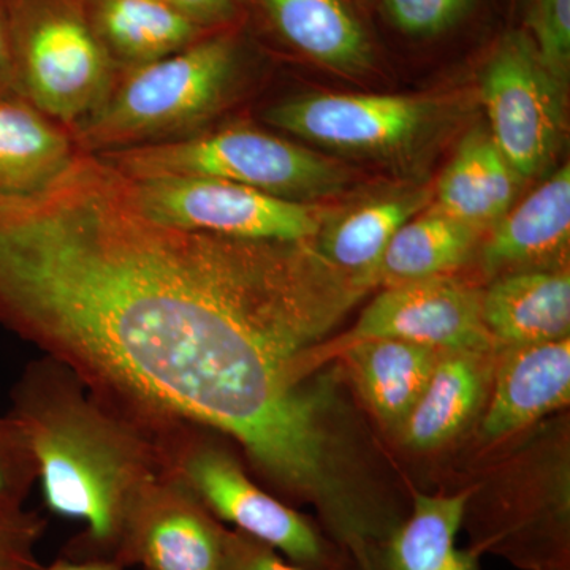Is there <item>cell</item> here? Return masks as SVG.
<instances>
[{
  "label": "cell",
  "instance_id": "6da1fadb",
  "mask_svg": "<svg viewBox=\"0 0 570 570\" xmlns=\"http://www.w3.org/2000/svg\"><path fill=\"white\" fill-rule=\"evenodd\" d=\"M316 239L273 242L153 219L102 157L0 194V322L149 433L194 423L324 505L321 343L370 292Z\"/></svg>",
  "mask_w": 570,
  "mask_h": 570
},
{
  "label": "cell",
  "instance_id": "7a4b0ae2",
  "mask_svg": "<svg viewBox=\"0 0 570 570\" xmlns=\"http://www.w3.org/2000/svg\"><path fill=\"white\" fill-rule=\"evenodd\" d=\"M11 403L48 510L85 523L62 557L116 562L135 508L165 472L156 438L48 355L26 367Z\"/></svg>",
  "mask_w": 570,
  "mask_h": 570
},
{
  "label": "cell",
  "instance_id": "3957f363",
  "mask_svg": "<svg viewBox=\"0 0 570 570\" xmlns=\"http://www.w3.org/2000/svg\"><path fill=\"white\" fill-rule=\"evenodd\" d=\"M99 157L127 176L225 179L302 204L335 197L354 181L346 165L332 157L247 127H230L190 140L116 149Z\"/></svg>",
  "mask_w": 570,
  "mask_h": 570
},
{
  "label": "cell",
  "instance_id": "277c9868",
  "mask_svg": "<svg viewBox=\"0 0 570 570\" xmlns=\"http://www.w3.org/2000/svg\"><path fill=\"white\" fill-rule=\"evenodd\" d=\"M238 51L235 32L225 28L135 67L118 92L97 108L82 140L89 148L116 151L197 122L223 102Z\"/></svg>",
  "mask_w": 570,
  "mask_h": 570
},
{
  "label": "cell",
  "instance_id": "5b68a950",
  "mask_svg": "<svg viewBox=\"0 0 570 570\" xmlns=\"http://www.w3.org/2000/svg\"><path fill=\"white\" fill-rule=\"evenodd\" d=\"M208 428L178 423L154 434L165 471L181 480L214 519L234 524L283 554L299 570H340L335 550L306 517L247 478L227 450L206 436Z\"/></svg>",
  "mask_w": 570,
  "mask_h": 570
},
{
  "label": "cell",
  "instance_id": "8992f818",
  "mask_svg": "<svg viewBox=\"0 0 570 570\" xmlns=\"http://www.w3.org/2000/svg\"><path fill=\"white\" fill-rule=\"evenodd\" d=\"M14 81L41 112L73 121L100 107L110 58L81 0H7Z\"/></svg>",
  "mask_w": 570,
  "mask_h": 570
},
{
  "label": "cell",
  "instance_id": "52a82bcc",
  "mask_svg": "<svg viewBox=\"0 0 570 570\" xmlns=\"http://www.w3.org/2000/svg\"><path fill=\"white\" fill-rule=\"evenodd\" d=\"M121 175L127 193L142 213L184 230L303 242L316 239L326 219L325 209L316 204L285 200L225 179Z\"/></svg>",
  "mask_w": 570,
  "mask_h": 570
},
{
  "label": "cell",
  "instance_id": "ba28073f",
  "mask_svg": "<svg viewBox=\"0 0 570 570\" xmlns=\"http://www.w3.org/2000/svg\"><path fill=\"white\" fill-rule=\"evenodd\" d=\"M566 89L547 69L527 31L501 37L480 71L489 132L521 179L542 175L564 132Z\"/></svg>",
  "mask_w": 570,
  "mask_h": 570
},
{
  "label": "cell",
  "instance_id": "9c48e42d",
  "mask_svg": "<svg viewBox=\"0 0 570 570\" xmlns=\"http://www.w3.org/2000/svg\"><path fill=\"white\" fill-rule=\"evenodd\" d=\"M436 97L311 94L275 105L265 119L318 146L370 157H396L425 145L450 118Z\"/></svg>",
  "mask_w": 570,
  "mask_h": 570
},
{
  "label": "cell",
  "instance_id": "30bf717a",
  "mask_svg": "<svg viewBox=\"0 0 570 570\" xmlns=\"http://www.w3.org/2000/svg\"><path fill=\"white\" fill-rule=\"evenodd\" d=\"M482 296L474 285L450 275L390 285L365 307L343 346L390 337L441 352L491 351Z\"/></svg>",
  "mask_w": 570,
  "mask_h": 570
},
{
  "label": "cell",
  "instance_id": "8fae6325",
  "mask_svg": "<svg viewBox=\"0 0 570 570\" xmlns=\"http://www.w3.org/2000/svg\"><path fill=\"white\" fill-rule=\"evenodd\" d=\"M228 530L165 471L135 508L116 562L124 569L219 570Z\"/></svg>",
  "mask_w": 570,
  "mask_h": 570
},
{
  "label": "cell",
  "instance_id": "7c38bea8",
  "mask_svg": "<svg viewBox=\"0 0 570 570\" xmlns=\"http://www.w3.org/2000/svg\"><path fill=\"white\" fill-rule=\"evenodd\" d=\"M268 28L307 61L346 78L377 63L373 37L348 0H253Z\"/></svg>",
  "mask_w": 570,
  "mask_h": 570
},
{
  "label": "cell",
  "instance_id": "4fadbf2b",
  "mask_svg": "<svg viewBox=\"0 0 570 570\" xmlns=\"http://www.w3.org/2000/svg\"><path fill=\"white\" fill-rule=\"evenodd\" d=\"M570 343L568 340L505 347L494 377L493 396L482 423L483 436L501 439L568 406Z\"/></svg>",
  "mask_w": 570,
  "mask_h": 570
},
{
  "label": "cell",
  "instance_id": "5bb4252c",
  "mask_svg": "<svg viewBox=\"0 0 570 570\" xmlns=\"http://www.w3.org/2000/svg\"><path fill=\"white\" fill-rule=\"evenodd\" d=\"M482 317L493 343L504 347L568 340L569 269H524L501 275L483 292Z\"/></svg>",
  "mask_w": 570,
  "mask_h": 570
},
{
  "label": "cell",
  "instance_id": "9a60e30c",
  "mask_svg": "<svg viewBox=\"0 0 570 570\" xmlns=\"http://www.w3.org/2000/svg\"><path fill=\"white\" fill-rule=\"evenodd\" d=\"M570 239V167L564 165L493 225L482 247L487 275L521 272L546 264L568 249Z\"/></svg>",
  "mask_w": 570,
  "mask_h": 570
},
{
  "label": "cell",
  "instance_id": "2e32d148",
  "mask_svg": "<svg viewBox=\"0 0 570 570\" xmlns=\"http://www.w3.org/2000/svg\"><path fill=\"white\" fill-rule=\"evenodd\" d=\"M472 491L415 494L411 513L382 540L376 558H360L365 570H479L478 554L456 547Z\"/></svg>",
  "mask_w": 570,
  "mask_h": 570
},
{
  "label": "cell",
  "instance_id": "e0dca14e",
  "mask_svg": "<svg viewBox=\"0 0 570 570\" xmlns=\"http://www.w3.org/2000/svg\"><path fill=\"white\" fill-rule=\"evenodd\" d=\"M523 179L483 126L472 127L436 187L438 212L483 230L512 208Z\"/></svg>",
  "mask_w": 570,
  "mask_h": 570
},
{
  "label": "cell",
  "instance_id": "ac0fdd59",
  "mask_svg": "<svg viewBox=\"0 0 570 570\" xmlns=\"http://www.w3.org/2000/svg\"><path fill=\"white\" fill-rule=\"evenodd\" d=\"M442 352L409 341L365 340L344 346L352 381L385 425L401 430L425 392Z\"/></svg>",
  "mask_w": 570,
  "mask_h": 570
},
{
  "label": "cell",
  "instance_id": "d6986e66",
  "mask_svg": "<svg viewBox=\"0 0 570 570\" xmlns=\"http://www.w3.org/2000/svg\"><path fill=\"white\" fill-rule=\"evenodd\" d=\"M431 202L430 189L401 190L330 217L316 238L318 249L341 272L373 288L379 262L393 236Z\"/></svg>",
  "mask_w": 570,
  "mask_h": 570
},
{
  "label": "cell",
  "instance_id": "ffe728a7",
  "mask_svg": "<svg viewBox=\"0 0 570 570\" xmlns=\"http://www.w3.org/2000/svg\"><path fill=\"white\" fill-rule=\"evenodd\" d=\"M490 351L442 352L425 392L401 426L404 444L436 449L466 426L485 395Z\"/></svg>",
  "mask_w": 570,
  "mask_h": 570
},
{
  "label": "cell",
  "instance_id": "44dd1931",
  "mask_svg": "<svg viewBox=\"0 0 570 570\" xmlns=\"http://www.w3.org/2000/svg\"><path fill=\"white\" fill-rule=\"evenodd\" d=\"M88 13L108 55L142 66L205 37L165 0H88Z\"/></svg>",
  "mask_w": 570,
  "mask_h": 570
},
{
  "label": "cell",
  "instance_id": "7402d4cb",
  "mask_svg": "<svg viewBox=\"0 0 570 570\" xmlns=\"http://www.w3.org/2000/svg\"><path fill=\"white\" fill-rule=\"evenodd\" d=\"M75 159L67 135L32 104L0 94V194H31Z\"/></svg>",
  "mask_w": 570,
  "mask_h": 570
},
{
  "label": "cell",
  "instance_id": "603a6c76",
  "mask_svg": "<svg viewBox=\"0 0 570 570\" xmlns=\"http://www.w3.org/2000/svg\"><path fill=\"white\" fill-rule=\"evenodd\" d=\"M480 234L479 228L428 206L393 236L379 262L374 287L450 275L474 254Z\"/></svg>",
  "mask_w": 570,
  "mask_h": 570
},
{
  "label": "cell",
  "instance_id": "cb8c5ba5",
  "mask_svg": "<svg viewBox=\"0 0 570 570\" xmlns=\"http://www.w3.org/2000/svg\"><path fill=\"white\" fill-rule=\"evenodd\" d=\"M478 0H381L385 20L409 39L431 40L466 20Z\"/></svg>",
  "mask_w": 570,
  "mask_h": 570
},
{
  "label": "cell",
  "instance_id": "d4e9b609",
  "mask_svg": "<svg viewBox=\"0 0 570 570\" xmlns=\"http://www.w3.org/2000/svg\"><path fill=\"white\" fill-rule=\"evenodd\" d=\"M37 482L28 434L13 414L0 415V510L22 509Z\"/></svg>",
  "mask_w": 570,
  "mask_h": 570
},
{
  "label": "cell",
  "instance_id": "484cf974",
  "mask_svg": "<svg viewBox=\"0 0 570 570\" xmlns=\"http://www.w3.org/2000/svg\"><path fill=\"white\" fill-rule=\"evenodd\" d=\"M528 36L547 69L568 86L570 73V0H530Z\"/></svg>",
  "mask_w": 570,
  "mask_h": 570
},
{
  "label": "cell",
  "instance_id": "4316f807",
  "mask_svg": "<svg viewBox=\"0 0 570 570\" xmlns=\"http://www.w3.org/2000/svg\"><path fill=\"white\" fill-rule=\"evenodd\" d=\"M47 530V520L29 510H0V570L39 568L37 546Z\"/></svg>",
  "mask_w": 570,
  "mask_h": 570
},
{
  "label": "cell",
  "instance_id": "83f0119b",
  "mask_svg": "<svg viewBox=\"0 0 570 570\" xmlns=\"http://www.w3.org/2000/svg\"><path fill=\"white\" fill-rule=\"evenodd\" d=\"M219 570H299L284 560L277 551L269 549L249 535L228 531L224 560Z\"/></svg>",
  "mask_w": 570,
  "mask_h": 570
},
{
  "label": "cell",
  "instance_id": "f1b7e54d",
  "mask_svg": "<svg viewBox=\"0 0 570 570\" xmlns=\"http://www.w3.org/2000/svg\"><path fill=\"white\" fill-rule=\"evenodd\" d=\"M206 32L232 28L238 14V0H165Z\"/></svg>",
  "mask_w": 570,
  "mask_h": 570
},
{
  "label": "cell",
  "instance_id": "f546056e",
  "mask_svg": "<svg viewBox=\"0 0 570 570\" xmlns=\"http://www.w3.org/2000/svg\"><path fill=\"white\" fill-rule=\"evenodd\" d=\"M11 82H14V55L9 2L0 0V94L7 92Z\"/></svg>",
  "mask_w": 570,
  "mask_h": 570
},
{
  "label": "cell",
  "instance_id": "4dcf8cb0",
  "mask_svg": "<svg viewBox=\"0 0 570 570\" xmlns=\"http://www.w3.org/2000/svg\"><path fill=\"white\" fill-rule=\"evenodd\" d=\"M33 570H126L118 562L107 560H73L61 557L48 566H39Z\"/></svg>",
  "mask_w": 570,
  "mask_h": 570
}]
</instances>
